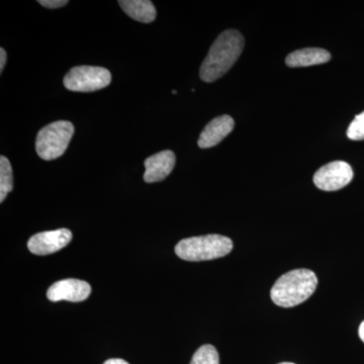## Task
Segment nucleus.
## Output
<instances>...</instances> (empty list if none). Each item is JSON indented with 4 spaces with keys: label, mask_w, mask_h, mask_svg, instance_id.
Here are the masks:
<instances>
[{
    "label": "nucleus",
    "mask_w": 364,
    "mask_h": 364,
    "mask_svg": "<svg viewBox=\"0 0 364 364\" xmlns=\"http://www.w3.org/2000/svg\"><path fill=\"white\" fill-rule=\"evenodd\" d=\"M244 45L245 41L238 31L228 30L222 33L200 66V79L205 82H214L224 76L241 56Z\"/></svg>",
    "instance_id": "obj_1"
},
{
    "label": "nucleus",
    "mask_w": 364,
    "mask_h": 364,
    "mask_svg": "<svg viewBox=\"0 0 364 364\" xmlns=\"http://www.w3.org/2000/svg\"><path fill=\"white\" fill-rule=\"evenodd\" d=\"M317 286V275L312 270H291L277 280L270 296L275 305L291 308L301 305L310 298L315 293Z\"/></svg>",
    "instance_id": "obj_2"
},
{
    "label": "nucleus",
    "mask_w": 364,
    "mask_h": 364,
    "mask_svg": "<svg viewBox=\"0 0 364 364\" xmlns=\"http://www.w3.org/2000/svg\"><path fill=\"white\" fill-rule=\"evenodd\" d=\"M233 249V242L222 235H205L183 239L177 244L176 253L186 261H205L224 257Z\"/></svg>",
    "instance_id": "obj_3"
},
{
    "label": "nucleus",
    "mask_w": 364,
    "mask_h": 364,
    "mask_svg": "<svg viewBox=\"0 0 364 364\" xmlns=\"http://www.w3.org/2000/svg\"><path fill=\"white\" fill-rule=\"evenodd\" d=\"M74 134L73 124L57 121L44 127L36 139L38 155L46 161L57 159L65 153Z\"/></svg>",
    "instance_id": "obj_4"
},
{
    "label": "nucleus",
    "mask_w": 364,
    "mask_h": 364,
    "mask_svg": "<svg viewBox=\"0 0 364 364\" xmlns=\"http://www.w3.org/2000/svg\"><path fill=\"white\" fill-rule=\"evenodd\" d=\"M111 72L104 67L77 66L64 77V86L75 92H92L111 85Z\"/></svg>",
    "instance_id": "obj_5"
},
{
    "label": "nucleus",
    "mask_w": 364,
    "mask_h": 364,
    "mask_svg": "<svg viewBox=\"0 0 364 364\" xmlns=\"http://www.w3.org/2000/svg\"><path fill=\"white\" fill-rule=\"evenodd\" d=\"M353 179V170L345 161L328 163L316 172L314 183L324 191H336L345 188Z\"/></svg>",
    "instance_id": "obj_6"
},
{
    "label": "nucleus",
    "mask_w": 364,
    "mask_h": 364,
    "mask_svg": "<svg viewBox=\"0 0 364 364\" xmlns=\"http://www.w3.org/2000/svg\"><path fill=\"white\" fill-rule=\"evenodd\" d=\"M71 240L72 233L68 229L42 232L28 240V248L36 255H49L66 247Z\"/></svg>",
    "instance_id": "obj_7"
},
{
    "label": "nucleus",
    "mask_w": 364,
    "mask_h": 364,
    "mask_svg": "<svg viewBox=\"0 0 364 364\" xmlns=\"http://www.w3.org/2000/svg\"><path fill=\"white\" fill-rule=\"evenodd\" d=\"M91 287L88 282L79 279H63L55 282L47 291V298L52 301H69L77 303L90 296Z\"/></svg>",
    "instance_id": "obj_8"
},
{
    "label": "nucleus",
    "mask_w": 364,
    "mask_h": 364,
    "mask_svg": "<svg viewBox=\"0 0 364 364\" xmlns=\"http://www.w3.org/2000/svg\"><path fill=\"white\" fill-rule=\"evenodd\" d=\"M176 158L172 151L164 150L148 157L144 162L145 173L144 181L147 183L159 182L171 173L176 166Z\"/></svg>",
    "instance_id": "obj_9"
},
{
    "label": "nucleus",
    "mask_w": 364,
    "mask_h": 364,
    "mask_svg": "<svg viewBox=\"0 0 364 364\" xmlns=\"http://www.w3.org/2000/svg\"><path fill=\"white\" fill-rule=\"evenodd\" d=\"M235 122L233 117L225 116L215 117L203 129L198 139V147L202 149L212 148L222 142L232 131L234 130Z\"/></svg>",
    "instance_id": "obj_10"
},
{
    "label": "nucleus",
    "mask_w": 364,
    "mask_h": 364,
    "mask_svg": "<svg viewBox=\"0 0 364 364\" xmlns=\"http://www.w3.org/2000/svg\"><path fill=\"white\" fill-rule=\"evenodd\" d=\"M331 60V54L321 48H305L296 50L286 58V64L291 68L308 67L325 64Z\"/></svg>",
    "instance_id": "obj_11"
},
{
    "label": "nucleus",
    "mask_w": 364,
    "mask_h": 364,
    "mask_svg": "<svg viewBox=\"0 0 364 364\" xmlns=\"http://www.w3.org/2000/svg\"><path fill=\"white\" fill-rule=\"evenodd\" d=\"M119 4L130 18L140 23H152L156 18V9L149 0H119Z\"/></svg>",
    "instance_id": "obj_12"
},
{
    "label": "nucleus",
    "mask_w": 364,
    "mask_h": 364,
    "mask_svg": "<svg viewBox=\"0 0 364 364\" xmlns=\"http://www.w3.org/2000/svg\"><path fill=\"white\" fill-rule=\"evenodd\" d=\"M13 168L6 157H0V203H4L14 188Z\"/></svg>",
    "instance_id": "obj_13"
},
{
    "label": "nucleus",
    "mask_w": 364,
    "mask_h": 364,
    "mask_svg": "<svg viewBox=\"0 0 364 364\" xmlns=\"http://www.w3.org/2000/svg\"><path fill=\"white\" fill-rule=\"evenodd\" d=\"M191 364H220L219 353L213 345H203L193 354Z\"/></svg>",
    "instance_id": "obj_14"
},
{
    "label": "nucleus",
    "mask_w": 364,
    "mask_h": 364,
    "mask_svg": "<svg viewBox=\"0 0 364 364\" xmlns=\"http://www.w3.org/2000/svg\"><path fill=\"white\" fill-rule=\"evenodd\" d=\"M347 136L352 141L364 140V112L354 117L347 130Z\"/></svg>",
    "instance_id": "obj_15"
},
{
    "label": "nucleus",
    "mask_w": 364,
    "mask_h": 364,
    "mask_svg": "<svg viewBox=\"0 0 364 364\" xmlns=\"http://www.w3.org/2000/svg\"><path fill=\"white\" fill-rule=\"evenodd\" d=\"M41 6L47 7V9H59V7L65 6L68 4L67 0H39Z\"/></svg>",
    "instance_id": "obj_16"
},
{
    "label": "nucleus",
    "mask_w": 364,
    "mask_h": 364,
    "mask_svg": "<svg viewBox=\"0 0 364 364\" xmlns=\"http://www.w3.org/2000/svg\"><path fill=\"white\" fill-rule=\"evenodd\" d=\"M6 50L4 49V48H1L0 49V72L4 71V66H6Z\"/></svg>",
    "instance_id": "obj_17"
},
{
    "label": "nucleus",
    "mask_w": 364,
    "mask_h": 364,
    "mask_svg": "<svg viewBox=\"0 0 364 364\" xmlns=\"http://www.w3.org/2000/svg\"><path fill=\"white\" fill-rule=\"evenodd\" d=\"M104 364H130L127 363L126 360H123V359L119 358H112L109 359V360L105 361Z\"/></svg>",
    "instance_id": "obj_18"
},
{
    "label": "nucleus",
    "mask_w": 364,
    "mask_h": 364,
    "mask_svg": "<svg viewBox=\"0 0 364 364\" xmlns=\"http://www.w3.org/2000/svg\"><path fill=\"white\" fill-rule=\"evenodd\" d=\"M358 334L361 341L364 343V321L361 323L360 326H359Z\"/></svg>",
    "instance_id": "obj_19"
},
{
    "label": "nucleus",
    "mask_w": 364,
    "mask_h": 364,
    "mask_svg": "<svg viewBox=\"0 0 364 364\" xmlns=\"http://www.w3.org/2000/svg\"><path fill=\"white\" fill-rule=\"evenodd\" d=\"M279 364H294V363H279Z\"/></svg>",
    "instance_id": "obj_20"
},
{
    "label": "nucleus",
    "mask_w": 364,
    "mask_h": 364,
    "mask_svg": "<svg viewBox=\"0 0 364 364\" xmlns=\"http://www.w3.org/2000/svg\"><path fill=\"white\" fill-rule=\"evenodd\" d=\"M172 93H173V95H176V93H177V92H176V90H173V91H172Z\"/></svg>",
    "instance_id": "obj_21"
}]
</instances>
